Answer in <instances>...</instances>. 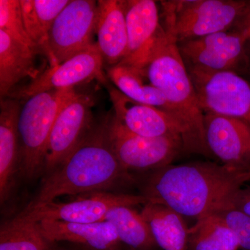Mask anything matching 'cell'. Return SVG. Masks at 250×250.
I'll use <instances>...</instances> for the list:
<instances>
[{"label": "cell", "instance_id": "25", "mask_svg": "<svg viewBox=\"0 0 250 250\" xmlns=\"http://www.w3.org/2000/svg\"><path fill=\"white\" fill-rule=\"evenodd\" d=\"M0 29L39 53L24 27L20 0H0Z\"/></svg>", "mask_w": 250, "mask_h": 250}, {"label": "cell", "instance_id": "17", "mask_svg": "<svg viewBox=\"0 0 250 250\" xmlns=\"http://www.w3.org/2000/svg\"><path fill=\"white\" fill-rule=\"evenodd\" d=\"M95 43L104 62L109 67L118 65L127 49L128 37L125 1L99 0Z\"/></svg>", "mask_w": 250, "mask_h": 250}, {"label": "cell", "instance_id": "27", "mask_svg": "<svg viewBox=\"0 0 250 250\" xmlns=\"http://www.w3.org/2000/svg\"><path fill=\"white\" fill-rule=\"evenodd\" d=\"M70 0H34L35 9L41 27L48 36L51 27L56 18L63 10Z\"/></svg>", "mask_w": 250, "mask_h": 250}, {"label": "cell", "instance_id": "31", "mask_svg": "<svg viewBox=\"0 0 250 250\" xmlns=\"http://www.w3.org/2000/svg\"><path fill=\"white\" fill-rule=\"evenodd\" d=\"M116 250H123V249H122L121 248H118V249H117ZM126 250H134L130 249V248H129V249Z\"/></svg>", "mask_w": 250, "mask_h": 250}, {"label": "cell", "instance_id": "10", "mask_svg": "<svg viewBox=\"0 0 250 250\" xmlns=\"http://www.w3.org/2000/svg\"><path fill=\"white\" fill-rule=\"evenodd\" d=\"M93 104L91 96L77 93L59 113L49 135L42 178L55 170L91 129Z\"/></svg>", "mask_w": 250, "mask_h": 250}, {"label": "cell", "instance_id": "20", "mask_svg": "<svg viewBox=\"0 0 250 250\" xmlns=\"http://www.w3.org/2000/svg\"><path fill=\"white\" fill-rule=\"evenodd\" d=\"M156 245L164 250H187L189 228L183 216L161 204L148 202L141 212Z\"/></svg>", "mask_w": 250, "mask_h": 250}, {"label": "cell", "instance_id": "9", "mask_svg": "<svg viewBox=\"0 0 250 250\" xmlns=\"http://www.w3.org/2000/svg\"><path fill=\"white\" fill-rule=\"evenodd\" d=\"M98 1L70 0L59 14L49 32V67L89 48L95 34Z\"/></svg>", "mask_w": 250, "mask_h": 250}, {"label": "cell", "instance_id": "24", "mask_svg": "<svg viewBox=\"0 0 250 250\" xmlns=\"http://www.w3.org/2000/svg\"><path fill=\"white\" fill-rule=\"evenodd\" d=\"M39 223L17 215L1 224L0 250H53Z\"/></svg>", "mask_w": 250, "mask_h": 250}, {"label": "cell", "instance_id": "30", "mask_svg": "<svg viewBox=\"0 0 250 250\" xmlns=\"http://www.w3.org/2000/svg\"><path fill=\"white\" fill-rule=\"evenodd\" d=\"M247 68L250 74V39L246 42Z\"/></svg>", "mask_w": 250, "mask_h": 250}, {"label": "cell", "instance_id": "13", "mask_svg": "<svg viewBox=\"0 0 250 250\" xmlns=\"http://www.w3.org/2000/svg\"><path fill=\"white\" fill-rule=\"evenodd\" d=\"M206 141L224 165L250 172V126L230 117L204 113Z\"/></svg>", "mask_w": 250, "mask_h": 250}, {"label": "cell", "instance_id": "6", "mask_svg": "<svg viewBox=\"0 0 250 250\" xmlns=\"http://www.w3.org/2000/svg\"><path fill=\"white\" fill-rule=\"evenodd\" d=\"M66 201H54L27 206L19 216L31 221L56 220L66 223H93L105 221L113 207L146 205L149 201L141 195L116 192H93L75 195Z\"/></svg>", "mask_w": 250, "mask_h": 250}, {"label": "cell", "instance_id": "29", "mask_svg": "<svg viewBox=\"0 0 250 250\" xmlns=\"http://www.w3.org/2000/svg\"><path fill=\"white\" fill-rule=\"evenodd\" d=\"M233 30L241 34L247 41L250 39V8L248 11L242 16L236 25L233 27Z\"/></svg>", "mask_w": 250, "mask_h": 250}, {"label": "cell", "instance_id": "2", "mask_svg": "<svg viewBox=\"0 0 250 250\" xmlns=\"http://www.w3.org/2000/svg\"><path fill=\"white\" fill-rule=\"evenodd\" d=\"M109 116L94 122L91 129L60 166L42 179L34 198L27 206L93 192L113 190L136 183L120 164L112 148Z\"/></svg>", "mask_w": 250, "mask_h": 250}, {"label": "cell", "instance_id": "7", "mask_svg": "<svg viewBox=\"0 0 250 250\" xmlns=\"http://www.w3.org/2000/svg\"><path fill=\"white\" fill-rule=\"evenodd\" d=\"M109 136L117 159L129 172H150L171 165L184 152L180 136L143 137L125 128L113 115L109 118Z\"/></svg>", "mask_w": 250, "mask_h": 250}, {"label": "cell", "instance_id": "32", "mask_svg": "<svg viewBox=\"0 0 250 250\" xmlns=\"http://www.w3.org/2000/svg\"></svg>", "mask_w": 250, "mask_h": 250}, {"label": "cell", "instance_id": "18", "mask_svg": "<svg viewBox=\"0 0 250 250\" xmlns=\"http://www.w3.org/2000/svg\"><path fill=\"white\" fill-rule=\"evenodd\" d=\"M39 224L44 236L53 243L70 242L87 250H116L121 248L114 227L106 220L93 223L43 220Z\"/></svg>", "mask_w": 250, "mask_h": 250}, {"label": "cell", "instance_id": "21", "mask_svg": "<svg viewBox=\"0 0 250 250\" xmlns=\"http://www.w3.org/2000/svg\"><path fill=\"white\" fill-rule=\"evenodd\" d=\"M107 77L125 96L137 103L159 108L174 119L172 108L164 95L142 72L132 67L117 65L108 67Z\"/></svg>", "mask_w": 250, "mask_h": 250}, {"label": "cell", "instance_id": "23", "mask_svg": "<svg viewBox=\"0 0 250 250\" xmlns=\"http://www.w3.org/2000/svg\"><path fill=\"white\" fill-rule=\"evenodd\" d=\"M236 233L215 214L199 219L189 228L187 250H238Z\"/></svg>", "mask_w": 250, "mask_h": 250}, {"label": "cell", "instance_id": "11", "mask_svg": "<svg viewBox=\"0 0 250 250\" xmlns=\"http://www.w3.org/2000/svg\"><path fill=\"white\" fill-rule=\"evenodd\" d=\"M247 41L237 31H222L178 43L187 69L219 72L247 67Z\"/></svg>", "mask_w": 250, "mask_h": 250}, {"label": "cell", "instance_id": "4", "mask_svg": "<svg viewBox=\"0 0 250 250\" xmlns=\"http://www.w3.org/2000/svg\"><path fill=\"white\" fill-rule=\"evenodd\" d=\"M75 88L54 90L26 99L18 118L19 178L42 177L47 143L56 118L77 94Z\"/></svg>", "mask_w": 250, "mask_h": 250}, {"label": "cell", "instance_id": "12", "mask_svg": "<svg viewBox=\"0 0 250 250\" xmlns=\"http://www.w3.org/2000/svg\"><path fill=\"white\" fill-rule=\"evenodd\" d=\"M103 66V57L95 43L62 63L48 67L30 83L7 97L26 100L42 92L74 88L75 85L95 79L106 85L107 80Z\"/></svg>", "mask_w": 250, "mask_h": 250}, {"label": "cell", "instance_id": "3", "mask_svg": "<svg viewBox=\"0 0 250 250\" xmlns=\"http://www.w3.org/2000/svg\"><path fill=\"white\" fill-rule=\"evenodd\" d=\"M163 29L141 72L165 97L172 108L184 152L212 155L206 141L203 111L179 49L170 18L162 13Z\"/></svg>", "mask_w": 250, "mask_h": 250}, {"label": "cell", "instance_id": "1", "mask_svg": "<svg viewBox=\"0 0 250 250\" xmlns=\"http://www.w3.org/2000/svg\"><path fill=\"white\" fill-rule=\"evenodd\" d=\"M250 180V172L212 162L169 165L148 172L139 182L141 195L182 216H208Z\"/></svg>", "mask_w": 250, "mask_h": 250}, {"label": "cell", "instance_id": "28", "mask_svg": "<svg viewBox=\"0 0 250 250\" xmlns=\"http://www.w3.org/2000/svg\"><path fill=\"white\" fill-rule=\"evenodd\" d=\"M232 208L250 218V186L240 188L230 194L219 208Z\"/></svg>", "mask_w": 250, "mask_h": 250}, {"label": "cell", "instance_id": "22", "mask_svg": "<svg viewBox=\"0 0 250 250\" xmlns=\"http://www.w3.org/2000/svg\"><path fill=\"white\" fill-rule=\"evenodd\" d=\"M105 220L112 224L121 243L130 249L153 250L158 247L149 225L132 207H113L108 212Z\"/></svg>", "mask_w": 250, "mask_h": 250}, {"label": "cell", "instance_id": "15", "mask_svg": "<svg viewBox=\"0 0 250 250\" xmlns=\"http://www.w3.org/2000/svg\"><path fill=\"white\" fill-rule=\"evenodd\" d=\"M106 86L114 110L113 116L131 132L147 138L182 137L178 124L165 112L134 101L113 85L106 83Z\"/></svg>", "mask_w": 250, "mask_h": 250}, {"label": "cell", "instance_id": "8", "mask_svg": "<svg viewBox=\"0 0 250 250\" xmlns=\"http://www.w3.org/2000/svg\"><path fill=\"white\" fill-rule=\"evenodd\" d=\"M204 113L239 120L250 126V83L237 72L188 69Z\"/></svg>", "mask_w": 250, "mask_h": 250}, {"label": "cell", "instance_id": "26", "mask_svg": "<svg viewBox=\"0 0 250 250\" xmlns=\"http://www.w3.org/2000/svg\"><path fill=\"white\" fill-rule=\"evenodd\" d=\"M211 214L220 217L236 233L240 248L250 250V218L232 208H219Z\"/></svg>", "mask_w": 250, "mask_h": 250}, {"label": "cell", "instance_id": "5", "mask_svg": "<svg viewBox=\"0 0 250 250\" xmlns=\"http://www.w3.org/2000/svg\"><path fill=\"white\" fill-rule=\"evenodd\" d=\"M178 43L231 30L250 8L244 0L162 1Z\"/></svg>", "mask_w": 250, "mask_h": 250}, {"label": "cell", "instance_id": "19", "mask_svg": "<svg viewBox=\"0 0 250 250\" xmlns=\"http://www.w3.org/2000/svg\"><path fill=\"white\" fill-rule=\"evenodd\" d=\"M39 53L6 31L0 29V95L7 97L18 83L30 77L39 76L35 57Z\"/></svg>", "mask_w": 250, "mask_h": 250}, {"label": "cell", "instance_id": "16", "mask_svg": "<svg viewBox=\"0 0 250 250\" xmlns=\"http://www.w3.org/2000/svg\"><path fill=\"white\" fill-rule=\"evenodd\" d=\"M21 104L17 99L1 98L0 104V202L4 206L14 194L19 178L18 118Z\"/></svg>", "mask_w": 250, "mask_h": 250}, {"label": "cell", "instance_id": "14", "mask_svg": "<svg viewBox=\"0 0 250 250\" xmlns=\"http://www.w3.org/2000/svg\"><path fill=\"white\" fill-rule=\"evenodd\" d=\"M127 28V49L118 65L141 72L163 29L156 1L153 0L125 1Z\"/></svg>", "mask_w": 250, "mask_h": 250}]
</instances>
